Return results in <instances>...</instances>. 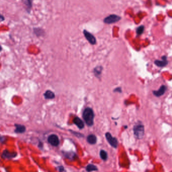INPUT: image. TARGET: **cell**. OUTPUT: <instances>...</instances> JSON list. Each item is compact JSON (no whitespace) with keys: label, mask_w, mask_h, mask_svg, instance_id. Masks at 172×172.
I'll return each mask as SVG.
<instances>
[{"label":"cell","mask_w":172,"mask_h":172,"mask_svg":"<svg viewBox=\"0 0 172 172\" xmlns=\"http://www.w3.org/2000/svg\"><path fill=\"white\" fill-rule=\"evenodd\" d=\"M48 141H49L50 145L55 147L59 146L60 143V140L58 136L55 135H51L49 136V138H48Z\"/></svg>","instance_id":"5"},{"label":"cell","mask_w":172,"mask_h":172,"mask_svg":"<svg viewBox=\"0 0 172 172\" xmlns=\"http://www.w3.org/2000/svg\"><path fill=\"white\" fill-rule=\"evenodd\" d=\"M83 117L88 126H92L94 124V114L93 110L90 108H86L83 113Z\"/></svg>","instance_id":"1"},{"label":"cell","mask_w":172,"mask_h":172,"mask_svg":"<svg viewBox=\"0 0 172 172\" xmlns=\"http://www.w3.org/2000/svg\"><path fill=\"white\" fill-rule=\"evenodd\" d=\"M102 70V68L101 66H97L96 68H95L94 70V72L95 75L97 76V77H99V76L101 74Z\"/></svg>","instance_id":"14"},{"label":"cell","mask_w":172,"mask_h":172,"mask_svg":"<svg viewBox=\"0 0 172 172\" xmlns=\"http://www.w3.org/2000/svg\"><path fill=\"white\" fill-rule=\"evenodd\" d=\"M2 50V48L1 46V45H0V51H1Z\"/></svg>","instance_id":"21"},{"label":"cell","mask_w":172,"mask_h":172,"mask_svg":"<svg viewBox=\"0 0 172 172\" xmlns=\"http://www.w3.org/2000/svg\"><path fill=\"white\" fill-rule=\"evenodd\" d=\"M121 90L120 88H117V89H116L115 90H114V91H115V92L117 91V92H121Z\"/></svg>","instance_id":"20"},{"label":"cell","mask_w":172,"mask_h":172,"mask_svg":"<svg viewBox=\"0 0 172 172\" xmlns=\"http://www.w3.org/2000/svg\"><path fill=\"white\" fill-rule=\"evenodd\" d=\"M15 132L17 133H23L25 132L26 131V127L24 125H21V124H15Z\"/></svg>","instance_id":"10"},{"label":"cell","mask_w":172,"mask_h":172,"mask_svg":"<svg viewBox=\"0 0 172 172\" xmlns=\"http://www.w3.org/2000/svg\"><path fill=\"white\" fill-rule=\"evenodd\" d=\"M143 30H144V27H143V26H141L138 27V28L137 29L136 33L138 35H141L143 33Z\"/></svg>","instance_id":"17"},{"label":"cell","mask_w":172,"mask_h":172,"mask_svg":"<svg viewBox=\"0 0 172 172\" xmlns=\"http://www.w3.org/2000/svg\"><path fill=\"white\" fill-rule=\"evenodd\" d=\"M168 63L167 57L164 56L161 57V60H156L155 61V64L160 68H162L166 66Z\"/></svg>","instance_id":"8"},{"label":"cell","mask_w":172,"mask_h":172,"mask_svg":"<svg viewBox=\"0 0 172 172\" xmlns=\"http://www.w3.org/2000/svg\"><path fill=\"white\" fill-rule=\"evenodd\" d=\"M120 20V17L116 15H111L104 19V22L106 24L116 23Z\"/></svg>","instance_id":"3"},{"label":"cell","mask_w":172,"mask_h":172,"mask_svg":"<svg viewBox=\"0 0 172 172\" xmlns=\"http://www.w3.org/2000/svg\"><path fill=\"white\" fill-rule=\"evenodd\" d=\"M86 170H87L88 172H91L93 171H97L98 169L95 166L92 164H90L86 167Z\"/></svg>","instance_id":"15"},{"label":"cell","mask_w":172,"mask_h":172,"mask_svg":"<svg viewBox=\"0 0 172 172\" xmlns=\"http://www.w3.org/2000/svg\"><path fill=\"white\" fill-rule=\"evenodd\" d=\"M44 97L47 99H52L55 97L54 94L51 91L48 90L44 94Z\"/></svg>","instance_id":"12"},{"label":"cell","mask_w":172,"mask_h":172,"mask_svg":"<svg viewBox=\"0 0 172 172\" xmlns=\"http://www.w3.org/2000/svg\"><path fill=\"white\" fill-rule=\"evenodd\" d=\"M88 142L91 145H94L97 142V137L95 135H89L87 137Z\"/></svg>","instance_id":"13"},{"label":"cell","mask_w":172,"mask_h":172,"mask_svg":"<svg viewBox=\"0 0 172 172\" xmlns=\"http://www.w3.org/2000/svg\"><path fill=\"white\" fill-rule=\"evenodd\" d=\"M84 34L87 40L92 45H94L96 43V39L94 35H93L91 33L87 31V30L84 31Z\"/></svg>","instance_id":"6"},{"label":"cell","mask_w":172,"mask_h":172,"mask_svg":"<svg viewBox=\"0 0 172 172\" xmlns=\"http://www.w3.org/2000/svg\"><path fill=\"white\" fill-rule=\"evenodd\" d=\"M167 89V88L165 85H162L158 90L154 91L152 92V93L154 95H155L156 97H160L165 93Z\"/></svg>","instance_id":"7"},{"label":"cell","mask_w":172,"mask_h":172,"mask_svg":"<svg viewBox=\"0 0 172 172\" xmlns=\"http://www.w3.org/2000/svg\"><path fill=\"white\" fill-rule=\"evenodd\" d=\"M100 157L103 160H106L107 159V154L106 151H105L104 150H101L100 151Z\"/></svg>","instance_id":"16"},{"label":"cell","mask_w":172,"mask_h":172,"mask_svg":"<svg viewBox=\"0 0 172 172\" xmlns=\"http://www.w3.org/2000/svg\"><path fill=\"white\" fill-rule=\"evenodd\" d=\"M106 138L108 142L110 143V145L112 147L115 148H116L117 147L118 143L117 139L116 138L112 137L110 133L108 132L106 133Z\"/></svg>","instance_id":"4"},{"label":"cell","mask_w":172,"mask_h":172,"mask_svg":"<svg viewBox=\"0 0 172 172\" xmlns=\"http://www.w3.org/2000/svg\"><path fill=\"white\" fill-rule=\"evenodd\" d=\"M133 132L135 137L137 139H141L144 136L145 128L142 124H136L133 127Z\"/></svg>","instance_id":"2"},{"label":"cell","mask_w":172,"mask_h":172,"mask_svg":"<svg viewBox=\"0 0 172 172\" xmlns=\"http://www.w3.org/2000/svg\"><path fill=\"white\" fill-rule=\"evenodd\" d=\"M3 157L6 159H12L13 158H15L17 156V153L16 152H10L7 150H4L3 154H2Z\"/></svg>","instance_id":"9"},{"label":"cell","mask_w":172,"mask_h":172,"mask_svg":"<svg viewBox=\"0 0 172 172\" xmlns=\"http://www.w3.org/2000/svg\"><path fill=\"white\" fill-rule=\"evenodd\" d=\"M4 20V17L0 14V21H3Z\"/></svg>","instance_id":"19"},{"label":"cell","mask_w":172,"mask_h":172,"mask_svg":"<svg viewBox=\"0 0 172 172\" xmlns=\"http://www.w3.org/2000/svg\"><path fill=\"white\" fill-rule=\"evenodd\" d=\"M73 122L75 125L77 126V127H79L80 129H82L84 127V123L83 121L78 117H75L74 119Z\"/></svg>","instance_id":"11"},{"label":"cell","mask_w":172,"mask_h":172,"mask_svg":"<svg viewBox=\"0 0 172 172\" xmlns=\"http://www.w3.org/2000/svg\"><path fill=\"white\" fill-rule=\"evenodd\" d=\"M23 1L24 2L25 4H26L27 7H28L29 8H30L31 7L32 0H23Z\"/></svg>","instance_id":"18"}]
</instances>
